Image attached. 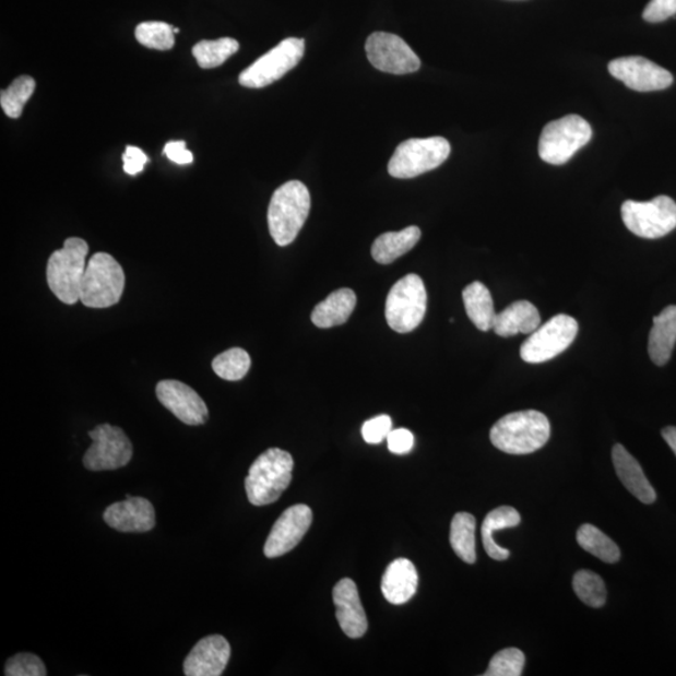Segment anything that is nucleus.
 Segmentation results:
<instances>
[{
	"label": "nucleus",
	"mask_w": 676,
	"mask_h": 676,
	"mask_svg": "<svg viewBox=\"0 0 676 676\" xmlns=\"http://www.w3.org/2000/svg\"><path fill=\"white\" fill-rule=\"evenodd\" d=\"M550 422L541 411L526 410L500 418L493 426L490 440L510 455H527L541 450L550 439Z\"/></svg>",
	"instance_id": "1"
},
{
	"label": "nucleus",
	"mask_w": 676,
	"mask_h": 676,
	"mask_svg": "<svg viewBox=\"0 0 676 676\" xmlns=\"http://www.w3.org/2000/svg\"><path fill=\"white\" fill-rule=\"evenodd\" d=\"M310 191L303 182L289 181L277 188L268 213L273 241L281 247L293 244L310 215Z\"/></svg>",
	"instance_id": "2"
},
{
	"label": "nucleus",
	"mask_w": 676,
	"mask_h": 676,
	"mask_svg": "<svg viewBox=\"0 0 676 676\" xmlns=\"http://www.w3.org/2000/svg\"><path fill=\"white\" fill-rule=\"evenodd\" d=\"M294 459L281 449H269L257 458L246 477L247 498L254 507L277 501L293 481Z\"/></svg>",
	"instance_id": "3"
},
{
	"label": "nucleus",
	"mask_w": 676,
	"mask_h": 676,
	"mask_svg": "<svg viewBox=\"0 0 676 676\" xmlns=\"http://www.w3.org/2000/svg\"><path fill=\"white\" fill-rule=\"evenodd\" d=\"M88 245L79 237L67 238L61 250L49 257L47 281L59 301L74 305L81 301V287L87 270Z\"/></svg>",
	"instance_id": "4"
},
{
	"label": "nucleus",
	"mask_w": 676,
	"mask_h": 676,
	"mask_svg": "<svg viewBox=\"0 0 676 676\" xmlns=\"http://www.w3.org/2000/svg\"><path fill=\"white\" fill-rule=\"evenodd\" d=\"M124 285L121 264L112 256L98 252L87 263L81 287V303L91 308L115 306L122 297Z\"/></svg>",
	"instance_id": "5"
},
{
	"label": "nucleus",
	"mask_w": 676,
	"mask_h": 676,
	"mask_svg": "<svg viewBox=\"0 0 676 676\" xmlns=\"http://www.w3.org/2000/svg\"><path fill=\"white\" fill-rule=\"evenodd\" d=\"M592 127L577 115L547 123L538 141V156L546 164L561 166L592 141Z\"/></svg>",
	"instance_id": "6"
},
{
	"label": "nucleus",
	"mask_w": 676,
	"mask_h": 676,
	"mask_svg": "<svg viewBox=\"0 0 676 676\" xmlns=\"http://www.w3.org/2000/svg\"><path fill=\"white\" fill-rule=\"evenodd\" d=\"M451 153L442 137L413 139L398 145L389 162V174L400 179L415 178L440 167Z\"/></svg>",
	"instance_id": "7"
},
{
	"label": "nucleus",
	"mask_w": 676,
	"mask_h": 676,
	"mask_svg": "<svg viewBox=\"0 0 676 676\" xmlns=\"http://www.w3.org/2000/svg\"><path fill=\"white\" fill-rule=\"evenodd\" d=\"M426 310L427 293L423 278L407 275L390 289L384 316L393 331L408 333L420 327Z\"/></svg>",
	"instance_id": "8"
},
{
	"label": "nucleus",
	"mask_w": 676,
	"mask_h": 676,
	"mask_svg": "<svg viewBox=\"0 0 676 676\" xmlns=\"http://www.w3.org/2000/svg\"><path fill=\"white\" fill-rule=\"evenodd\" d=\"M621 217L636 236L662 238L676 228V203L667 195H657L649 202L627 201L621 205Z\"/></svg>",
	"instance_id": "9"
},
{
	"label": "nucleus",
	"mask_w": 676,
	"mask_h": 676,
	"mask_svg": "<svg viewBox=\"0 0 676 676\" xmlns=\"http://www.w3.org/2000/svg\"><path fill=\"white\" fill-rule=\"evenodd\" d=\"M305 46L303 38L282 40L239 74V84L247 88H263L275 83L301 62Z\"/></svg>",
	"instance_id": "10"
},
{
	"label": "nucleus",
	"mask_w": 676,
	"mask_h": 676,
	"mask_svg": "<svg viewBox=\"0 0 676 676\" xmlns=\"http://www.w3.org/2000/svg\"><path fill=\"white\" fill-rule=\"evenodd\" d=\"M579 324L568 315L555 316L538 327L520 348V356L529 364H543L559 356L577 339Z\"/></svg>",
	"instance_id": "11"
},
{
	"label": "nucleus",
	"mask_w": 676,
	"mask_h": 676,
	"mask_svg": "<svg viewBox=\"0 0 676 676\" xmlns=\"http://www.w3.org/2000/svg\"><path fill=\"white\" fill-rule=\"evenodd\" d=\"M92 447L85 452L83 465L91 472H108L130 464L133 447L122 429L103 424L90 431Z\"/></svg>",
	"instance_id": "12"
},
{
	"label": "nucleus",
	"mask_w": 676,
	"mask_h": 676,
	"mask_svg": "<svg viewBox=\"0 0 676 676\" xmlns=\"http://www.w3.org/2000/svg\"><path fill=\"white\" fill-rule=\"evenodd\" d=\"M366 54L376 70L384 73H415L422 67L420 58L396 34L372 33L366 41Z\"/></svg>",
	"instance_id": "13"
},
{
	"label": "nucleus",
	"mask_w": 676,
	"mask_h": 676,
	"mask_svg": "<svg viewBox=\"0 0 676 676\" xmlns=\"http://www.w3.org/2000/svg\"><path fill=\"white\" fill-rule=\"evenodd\" d=\"M614 79L637 92H654L671 87L673 74L643 57H622L609 63Z\"/></svg>",
	"instance_id": "14"
},
{
	"label": "nucleus",
	"mask_w": 676,
	"mask_h": 676,
	"mask_svg": "<svg viewBox=\"0 0 676 676\" xmlns=\"http://www.w3.org/2000/svg\"><path fill=\"white\" fill-rule=\"evenodd\" d=\"M312 519V510L305 503L295 505L284 511L264 544V555L269 559H275L294 550L310 529Z\"/></svg>",
	"instance_id": "15"
},
{
	"label": "nucleus",
	"mask_w": 676,
	"mask_h": 676,
	"mask_svg": "<svg viewBox=\"0 0 676 676\" xmlns=\"http://www.w3.org/2000/svg\"><path fill=\"white\" fill-rule=\"evenodd\" d=\"M157 398L162 405L186 425H203L209 420V408L199 393L177 380L158 382Z\"/></svg>",
	"instance_id": "16"
},
{
	"label": "nucleus",
	"mask_w": 676,
	"mask_h": 676,
	"mask_svg": "<svg viewBox=\"0 0 676 676\" xmlns=\"http://www.w3.org/2000/svg\"><path fill=\"white\" fill-rule=\"evenodd\" d=\"M106 523L121 533H149L156 526V511L144 498L128 495L124 501L110 505L103 513Z\"/></svg>",
	"instance_id": "17"
},
{
	"label": "nucleus",
	"mask_w": 676,
	"mask_h": 676,
	"mask_svg": "<svg viewBox=\"0 0 676 676\" xmlns=\"http://www.w3.org/2000/svg\"><path fill=\"white\" fill-rule=\"evenodd\" d=\"M230 657L228 641L221 636L205 637L195 644L183 663L187 676H220Z\"/></svg>",
	"instance_id": "18"
},
{
	"label": "nucleus",
	"mask_w": 676,
	"mask_h": 676,
	"mask_svg": "<svg viewBox=\"0 0 676 676\" xmlns=\"http://www.w3.org/2000/svg\"><path fill=\"white\" fill-rule=\"evenodd\" d=\"M333 603L336 606V618L342 631L351 639L363 638L369 628V622L355 581L340 580L333 588Z\"/></svg>",
	"instance_id": "19"
},
{
	"label": "nucleus",
	"mask_w": 676,
	"mask_h": 676,
	"mask_svg": "<svg viewBox=\"0 0 676 676\" xmlns=\"http://www.w3.org/2000/svg\"><path fill=\"white\" fill-rule=\"evenodd\" d=\"M613 462L616 475L630 494L644 503H653L656 500L654 487L650 485L643 469L620 443L615 444L613 449Z\"/></svg>",
	"instance_id": "20"
},
{
	"label": "nucleus",
	"mask_w": 676,
	"mask_h": 676,
	"mask_svg": "<svg viewBox=\"0 0 676 676\" xmlns=\"http://www.w3.org/2000/svg\"><path fill=\"white\" fill-rule=\"evenodd\" d=\"M417 586V570L407 559L393 560L381 581L382 594L393 605L407 603L416 594Z\"/></svg>",
	"instance_id": "21"
},
{
	"label": "nucleus",
	"mask_w": 676,
	"mask_h": 676,
	"mask_svg": "<svg viewBox=\"0 0 676 676\" xmlns=\"http://www.w3.org/2000/svg\"><path fill=\"white\" fill-rule=\"evenodd\" d=\"M541 322V313L532 303L517 301L496 313L493 330L500 337H512L518 333H533Z\"/></svg>",
	"instance_id": "22"
},
{
	"label": "nucleus",
	"mask_w": 676,
	"mask_h": 676,
	"mask_svg": "<svg viewBox=\"0 0 676 676\" xmlns=\"http://www.w3.org/2000/svg\"><path fill=\"white\" fill-rule=\"evenodd\" d=\"M676 344V306H667L653 321L649 335V356L657 366L669 361Z\"/></svg>",
	"instance_id": "23"
},
{
	"label": "nucleus",
	"mask_w": 676,
	"mask_h": 676,
	"mask_svg": "<svg viewBox=\"0 0 676 676\" xmlns=\"http://www.w3.org/2000/svg\"><path fill=\"white\" fill-rule=\"evenodd\" d=\"M356 304L357 298L353 289H337L313 308L311 320L315 327L320 329L340 327L347 322Z\"/></svg>",
	"instance_id": "24"
},
{
	"label": "nucleus",
	"mask_w": 676,
	"mask_h": 676,
	"mask_svg": "<svg viewBox=\"0 0 676 676\" xmlns=\"http://www.w3.org/2000/svg\"><path fill=\"white\" fill-rule=\"evenodd\" d=\"M422 230L410 226L400 233H388L375 239L371 248L372 259L381 264H390L400 259L420 241Z\"/></svg>",
	"instance_id": "25"
},
{
	"label": "nucleus",
	"mask_w": 676,
	"mask_h": 676,
	"mask_svg": "<svg viewBox=\"0 0 676 676\" xmlns=\"http://www.w3.org/2000/svg\"><path fill=\"white\" fill-rule=\"evenodd\" d=\"M462 299L469 319L475 327L483 332L493 330L496 312L489 288L482 282H473L462 293Z\"/></svg>",
	"instance_id": "26"
},
{
	"label": "nucleus",
	"mask_w": 676,
	"mask_h": 676,
	"mask_svg": "<svg viewBox=\"0 0 676 676\" xmlns=\"http://www.w3.org/2000/svg\"><path fill=\"white\" fill-rule=\"evenodd\" d=\"M521 523L520 513L510 507H500L487 513L482 527L485 550L491 559L507 560L510 552L495 543L493 534L502 529L515 527Z\"/></svg>",
	"instance_id": "27"
},
{
	"label": "nucleus",
	"mask_w": 676,
	"mask_h": 676,
	"mask_svg": "<svg viewBox=\"0 0 676 676\" xmlns=\"http://www.w3.org/2000/svg\"><path fill=\"white\" fill-rule=\"evenodd\" d=\"M476 519L469 512H459L452 519L450 544L462 561H476Z\"/></svg>",
	"instance_id": "28"
},
{
	"label": "nucleus",
	"mask_w": 676,
	"mask_h": 676,
	"mask_svg": "<svg viewBox=\"0 0 676 676\" xmlns=\"http://www.w3.org/2000/svg\"><path fill=\"white\" fill-rule=\"evenodd\" d=\"M239 43L234 38H220L217 40H201L192 49L197 63L203 70H212L224 64L229 57L237 54Z\"/></svg>",
	"instance_id": "29"
},
{
	"label": "nucleus",
	"mask_w": 676,
	"mask_h": 676,
	"mask_svg": "<svg viewBox=\"0 0 676 676\" xmlns=\"http://www.w3.org/2000/svg\"><path fill=\"white\" fill-rule=\"evenodd\" d=\"M578 544L604 562L614 564L620 559V549L609 536L594 525L585 524L579 529Z\"/></svg>",
	"instance_id": "30"
},
{
	"label": "nucleus",
	"mask_w": 676,
	"mask_h": 676,
	"mask_svg": "<svg viewBox=\"0 0 676 676\" xmlns=\"http://www.w3.org/2000/svg\"><path fill=\"white\" fill-rule=\"evenodd\" d=\"M251 357L244 348L235 347L218 355L212 363V369L226 381H239L250 371Z\"/></svg>",
	"instance_id": "31"
},
{
	"label": "nucleus",
	"mask_w": 676,
	"mask_h": 676,
	"mask_svg": "<svg viewBox=\"0 0 676 676\" xmlns=\"http://www.w3.org/2000/svg\"><path fill=\"white\" fill-rule=\"evenodd\" d=\"M36 91V81L29 75H21L12 82L10 87L0 93V106L10 118H20L25 103Z\"/></svg>",
	"instance_id": "32"
},
{
	"label": "nucleus",
	"mask_w": 676,
	"mask_h": 676,
	"mask_svg": "<svg viewBox=\"0 0 676 676\" xmlns=\"http://www.w3.org/2000/svg\"><path fill=\"white\" fill-rule=\"evenodd\" d=\"M135 39L142 46L157 49L169 50L175 47V32L170 24L165 22H143L135 28Z\"/></svg>",
	"instance_id": "33"
},
{
	"label": "nucleus",
	"mask_w": 676,
	"mask_h": 676,
	"mask_svg": "<svg viewBox=\"0 0 676 676\" xmlns=\"http://www.w3.org/2000/svg\"><path fill=\"white\" fill-rule=\"evenodd\" d=\"M576 593L586 605L602 607L606 602V588L601 577L593 571L580 570L572 581Z\"/></svg>",
	"instance_id": "34"
},
{
	"label": "nucleus",
	"mask_w": 676,
	"mask_h": 676,
	"mask_svg": "<svg viewBox=\"0 0 676 676\" xmlns=\"http://www.w3.org/2000/svg\"><path fill=\"white\" fill-rule=\"evenodd\" d=\"M525 655L515 648L503 649L491 659L485 676H520L523 674Z\"/></svg>",
	"instance_id": "35"
},
{
	"label": "nucleus",
	"mask_w": 676,
	"mask_h": 676,
	"mask_svg": "<svg viewBox=\"0 0 676 676\" xmlns=\"http://www.w3.org/2000/svg\"><path fill=\"white\" fill-rule=\"evenodd\" d=\"M4 674L7 676H46L47 669L39 656L21 653L8 659Z\"/></svg>",
	"instance_id": "36"
},
{
	"label": "nucleus",
	"mask_w": 676,
	"mask_h": 676,
	"mask_svg": "<svg viewBox=\"0 0 676 676\" xmlns=\"http://www.w3.org/2000/svg\"><path fill=\"white\" fill-rule=\"evenodd\" d=\"M392 430V420L388 415H380L366 422L363 426V438L367 443L378 444L388 439Z\"/></svg>",
	"instance_id": "37"
},
{
	"label": "nucleus",
	"mask_w": 676,
	"mask_h": 676,
	"mask_svg": "<svg viewBox=\"0 0 676 676\" xmlns=\"http://www.w3.org/2000/svg\"><path fill=\"white\" fill-rule=\"evenodd\" d=\"M676 14V0H650L643 16L649 23H661Z\"/></svg>",
	"instance_id": "38"
},
{
	"label": "nucleus",
	"mask_w": 676,
	"mask_h": 676,
	"mask_svg": "<svg viewBox=\"0 0 676 676\" xmlns=\"http://www.w3.org/2000/svg\"><path fill=\"white\" fill-rule=\"evenodd\" d=\"M387 440L389 450L396 455H405L415 444L414 435L407 429L391 430Z\"/></svg>",
	"instance_id": "39"
},
{
	"label": "nucleus",
	"mask_w": 676,
	"mask_h": 676,
	"mask_svg": "<svg viewBox=\"0 0 676 676\" xmlns=\"http://www.w3.org/2000/svg\"><path fill=\"white\" fill-rule=\"evenodd\" d=\"M122 158L124 173L130 176L141 174L149 162L147 154L134 145H128Z\"/></svg>",
	"instance_id": "40"
},
{
	"label": "nucleus",
	"mask_w": 676,
	"mask_h": 676,
	"mask_svg": "<svg viewBox=\"0 0 676 676\" xmlns=\"http://www.w3.org/2000/svg\"><path fill=\"white\" fill-rule=\"evenodd\" d=\"M164 153L169 161L175 162L177 165L186 166L193 162V154L187 150L186 142L183 141L168 142L165 145Z\"/></svg>",
	"instance_id": "41"
},
{
	"label": "nucleus",
	"mask_w": 676,
	"mask_h": 676,
	"mask_svg": "<svg viewBox=\"0 0 676 676\" xmlns=\"http://www.w3.org/2000/svg\"><path fill=\"white\" fill-rule=\"evenodd\" d=\"M662 435L666 443L669 444L671 449L676 455V427H665V429L662 431Z\"/></svg>",
	"instance_id": "42"
},
{
	"label": "nucleus",
	"mask_w": 676,
	"mask_h": 676,
	"mask_svg": "<svg viewBox=\"0 0 676 676\" xmlns=\"http://www.w3.org/2000/svg\"><path fill=\"white\" fill-rule=\"evenodd\" d=\"M174 32H175V34H177V33H179V29L174 27Z\"/></svg>",
	"instance_id": "43"
}]
</instances>
